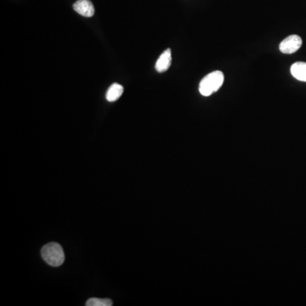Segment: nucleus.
<instances>
[{"mask_svg":"<svg viewBox=\"0 0 306 306\" xmlns=\"http://www.w3.org/2000/svg\"><path fill=\"white\" fill-rule=\"evenodd\" d=\"M124 87L119 84H113L111 85V87L109 88L107 92H106V100H108L109 102H114L116 100H119V98L121 97V95L124 93Z\"/></svg>","mask_w":306,"mask_h":306,"instance_id":"nucleus-7","label":"nucleus"},{"mask_svg":"<svg viewBox=\"0 0 306 306\" xmlns=\"http://www.w3.org/2000/svg\"><path fill=\"white\" fill-rule=\"evenodd\" d=\"M172 56L171 50L170 49H167L161 56H159V60L157 61L156 67L157 71L159 72H164L169 68L171 66Z\"/></svg>","mask_w":306,"mask_h":306,"instance_id":"nucleus-5","label":"nucleus"},{"mask_svg":"<svg viewBox=\"0 0 306 306\" xmlns=\"http://www.w3.org/2000/svg\"><path fill=\"white\" fill-rule=\"evenodd\" d=\"M74 11L85 17H92L95 14V8L90 0H78L73 5Z\"/></svg>","mask_w":306,"mask_h":306,"instance_id":"nucleus-4","label":"nucleus"},{"mask_svg":"<svg viewBox=\"0 0 306 306\" xmlns=\"http://www.w3.org/2000/svg\"><path fill=\"white\" fill-rule=\"evenodd\" d=\"M112 301L109 298H91L87 301V306H111Z\"/></svg>","mask_w":306,"mask_h":306,"instance_id":"nucleus-8","label":"nucleus"},{"mask_svg":"<svg viewBox=\"0 0 306 306\" xmlns=\"http://www.w3.org/2000/svg\"><path fill=\"white\" fill-rule=\"evenodd\" d=\"M224 73L220 71H213L201 80L199 92L203 96H209L217 92L224 83Z\"/></svg>","mask_w":306,"mask_h":306,"instance_id":"nucleus-1","label":"nucleus"},{"mask_svg":"<svg viewBox=\"0 0 306 306\" xmlns=\"http://www.w3.org/2000/svg\"><path fill=\"white\" fill-rule=\"evenodd\" d=\"M301 46H302V39L298 35H290L281 42L279 50L282 53L290 55L298 51Z\"/></svg>","mask_w":306,"mask_h":306,"instance_id":"nucleus-3","label":"nucleus"},{"mask_svg":"<svg viewBox=\"0 0 306 306\" xmlns=\"http://www.w3.org/2000/svg\"><path fill=\"white\" fill-rule=\"evenodd\" d=\"M41 254L43 259L50 266H61L65 261L63 248L57 243H50L44 246Z\"/></svg>","mask_w":306,"mask_h":306,"instance_id":"nucleus-2","label":"nucleus"},{"mask_svg":"<svg viewBox=\"0 0 306 306\" xmlns=\"http://www.w3.org/2000/svg\"><path fill=\"white\" fill-rule=\"evenodd\" d=\"M291 73L293 78L301 82H306V62H295L291 66Z\"/></svg>","mask_w":306,"mask_h":306,"instance_id":"nucleus-6","label":"nucleus"}]
</instances>
